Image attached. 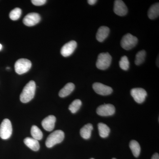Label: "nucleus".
<instances>
[{
	"label": "nucleus",
	"instance_id": "nucleus-20",
	"mask_svg": "<svg viewBox=\"0 0 159 159\" xmlns=\"http://www.w3.org/2000/svg\"><path fill=\"white\" fill-rule=\"evenodd\" d=\"M129 147L134 156L138 157L141 152V147L139 142L135 140H132L129 143Z\"/></svg>",
	"mask_w": 159,
	"mask_h": 159
},
{
	"label": "nucleus",
	"instance_id": "nucleus-22",
	"mask_svg": "<svg viewBox=\"0 0 159 159\" xmlns=\"http://www.w3.org/2000/svg\"><path fill=\"white\" fill-rule=\"evenodd\" d=\"M82 105V102L80 99H75L70 105L69 109L71 111L72 113H76L79 110Z\"/></svg>",
	"mask_w": 159,
	"mask_h": 159
},
{
	"label": "nucleus",
	"instance_id": "nucleus-8",
	"mask_svg": "<svg viewBox=\"0 0 159 159\" xmlns=\"http://www.w3.org/2000/svg\"><path fill=\"white\" fill-rule=\"evenodd\" d=\"M115 111V107L112 104H105L100 105L97 108V113L102 116H108L113 115Z\"/></svg>",
	"mask_w": 159,
	"mask_h": 159
},
{
	"label": "nucleus",
	"instance_id": "nucleus-30",
	"mask_svg": "<svg viewBox=\"0 0 159 159\" xmlns=\"http://www.w3.org/2000/svg\"><path fill=\"white\" fill-rule=\"evenodd\" d=\"M93 159V158H92V159Z\"/></svg>",
	"mask_w": 159,
	"mask_h": 159
},
{
	"label": "nucleus",
	"instance_id": "nucleus-6",
	"mask_svg": "<svg viewBox=\"0 0 159 159\" xmlns=\"http://www.w3.org/2000/svg\"><path fill=\"white\" fill-rule=\"evenodd\" d=\"M138 42V39L136 37L130 33H128L122 37L121 41V47L125 50H131L135 47Z\"/></svg>",
	"mask_w": 159,
	"mask_h": 159
},
{
	"label": "nucleus",
	"instance_id": "nucleus-3",
	"mask_svg": "<svg viewBox=\"0 0 159 159\" xmlns=\"http://www.w3.org/2000/svg\"><path fill=\"white\" fill-rule=\"evenodd\" d=\"M111 60V56L108 53H101L98 56L96 66L99 70H106L110 66Z\"/></svg>",
	"mask_w": 159,
	"mask_h": 159
},
{
	"label": "nucleus",
	"instance_id": "nucleus-16",
	"mask_svg": "<svg viewBox=\"0 0 159 159\" xmlns=\"http://www.w3.org/2000/svg\"><path fill=\"white\" fill-rule=\"evenodd\" d=\"M75 89V85L72 83H69L67 84L60 91L59 96L60 97H65L69 96L73 92Z\"/></svg>",
	"mask_w": 159,
	"mask_h": 159
},
{
	"label": "nucleus",
	"instance_id": "nucleus-15",
	"mask_svg": "<svg viewBox=\"0 0 159 159\" xmlns=\"http://www.w3.org/2000/svg\"><path fill=\"white\" fill-rule=\"evenodd\" d=\"M24 143L29 148L34 151L39 150L40 145L38 140L33 138H26L24 139Z\"/></svg>",
	"mask_w": 159,
	"mask_h": 159
},
{
	"label": "nucleus",
	"instance_id": "nucleus-13",
	"mask_svg": "<svg viewBox=\"0 0 159 159\" xmlns=\"http://www.w3.org/2000/svg\"><path fill=\"white\" fill-rule=\"evenodd\" d=\"M56 120V117L53 115H50L46 117L42 122L43 128L48 131L53 130L55 126Z\"/></svg>",
	"mask_w": 159,
	"mask_h": 159
},
{
	"label": "nucleus",
	"instance_id": "nucleus-18",
	"mask_svg": "<svg viewBox=\"0 0 159 159\" xmlns=\"http://www.w3.org/2000/svg\"><path fill=\"white\" fill-rule=\"evenodd\" d=\"M148 17L151 20L156 19L159 15V4L157 3L151 6L148 12Z\"/></svg>",
	"mask_w": 159,
	"mask_h": 159
},
{
	"label": "nucleus",
	"instance_id": "nucleus-29",
	"mask_svg": "<svg viewBox=\"0 0 159 159\" xmlns=\"http://www.w3.org/2000/svg\"><path fill=\"white\" fill-rule=\"evenodd\" d=\"M2 44H0V51L2 50Z\"/></svg>",
	"mask_w": 159,
	"mask_h": 159
},
{
	"label": "nucleus",
	"instance_id": "nucleus-1",
	"mask_svg": "<svg viewBox=\"0 0 159 159\" xmlns=\"http://www.w3.org/2000/svg\"><path fill=\"white\" fill-rule=\"evenodd\" d=\"M36 90V84L33 80L29 81L23 89L20 95V100L23 103H27L34 98Z\"/></svg>",
	"mask_w": 159,
	"mask_h": 159
},
{
	"label": "nucleus",
	"instance_id": "nucleus-28",
	"mask_svg": "<svg viewBox=\"0 0 159 159\" xmlns=\"http://www.w3.org/2000/svg\"><path fill=\"white\" fill-rule=\"evenodd\" d=\"M151 159H159V155L158 154L156 153L152 156Z\"/></svg>",
	"mask_w": 159,
	"mask_h": 159
},
{
	"label": "nucleus",
	"instance_id": "nucleus-5",
	"mask_svg": "<svg viewBox=\"0 0 159 159\" xmlns=\"http://www.w3.org/2000/svg\"><path fill=\"white\" fill-rule=\"evenodd\" d=\"M12 128L11 122L9 119H4L0 125V137L6 140L10 138L12 134Z\"/></svg>",
	"mask_w": 159,
	"mask_h": 159
},
{
	"label": "nucleus",
	"instance_id": "nucleus-19",
	"mask_svg": "<svg viewBox=\"0 0 159 159\" xmlns=\"http://www.w3.org/2000/svg\"><path fill=\"white\" fill-rule=\"evenodd\" d=\"M99 134L101 138H105L108 136L110 132V129L107 125L102 123L98 124Z\"/></svg>",
	"mask_w": 159,
	"mask_h": 159
},
{
	"label": "nucleus",
	"instance_id": "nucleus-4",
	"mask_svg": "<svg viewBox=\"0 0 159 159\" xmlns=\"http://www.w3.org/2000/svg\"><path fill=\"white\" fill-rule=\"evenodd\" d=\"M31 61L25 58L18 60L15 64L16 72L20 75L27 73L31 69Z\"/></svg>",
	"mask_w": 159,
	"mask_h": 159
},
{
	"label": "nucleus",
	"instance_id": "nucleus-24",
	"mask_svg": "<svg viewBox=\"0 0 159 159\" xmlns=\"http://www.w3.org/2000/svg\"><path fill=\"white\" fill-rule=\"evenodd\" d=\"M21 13V9L19 8H16L11 10L10 12L9 17L12 20H16L20 17Z\"/></svg>",
	"mask_w": 159,
	"mask_h": 159
},
{
	"label": "nucleus",
	"instance_id": "nucleus-9",
	"mask_svg": "<svg viewBox=\"0 0 159 159\" xmlns=\"http://www.w3.org/2000/svg\"><path fill=\"white\" fill-rule=\"evenodd\" d=\"M93 87L97 93L102 96L110 95L113 92L112 89L110 87L104 85L100 83H95L93 84Z\"/></svg>",
	"mask_w": 159,
	"mask_h": 159
},
{
	"label": "nucleus",
	"instance_id": "nucleus-23",
	"mask_svg": "<svg viewBox=\"0 0 159 159\" xmlns=\"http://www.w3.org/2000/svg\"><path fill=\"white\" fill-rule=\"evenodd\" d=\"M145 56H146V52L144 50L139 51L136 55L135 63L137 66H139L142 64L145 61Z\"/></svg>",
	"mask_w": 159,
	"mask_h": 159
},
{
	"label": "nucleus",
	"instance_id": "nucleus-25",
	"mask_svg": "<svg viewBox=\"0 0 159 159\" xmlns=\"http://www.w3.org/2000/svg\"><path fill=\"white\" fill-rule=\"evenodd\" d=\"M119 64L120 68L124 70H127L129 68V62L128 57L126 56L121 57Z\"/></svg>",
	"mask_w": 159,
	"mask_h": 159
},
{
	"label": "nucleus",
	"instance_id": "nucleus-10",
	"mask_svg": "<svg viewBox=\"0 0 159 159\" xmlns=\"http://www.w3.org/2000/svg\"><path fill=\"white\" fill-rule=\"evenodd\" d=\"M40 20V16L38 13L31 12L25 16L23 20V23L25 25L31 27L39 23Z\"/></svg>",
	"mask_w": 159,
	"mask_h": 159
},
{
	"label": "nucleus",
	"instance_id": "nucleus-31",
	"mask_svg": "<svg viewBox=\"0 0 159 159\" xmlns=\"http://www.w3.org/2000/svg\"><path fill=\"white\" fill-rule=\"evenodd\" d=\"M113 159H115V158H113Z\"/></svg>",
	"mask_w": 159,
	"mask_h": 159
},
{
	"label": "nucleus",
	"instance_id": "nucleus-7",
	"mask_svg": "<svg viewBox=\"0 0 159 159\" xmlns=\"http://www.w3.org/2000/svg\"><path fill=\"white\" fill-rule=\"evenodd\" d=\"M130 93L135 102L139 103L144 102L147 96L146 91L142 88L132 89L131 90Z\"/></svg>",
	"mask_w": 159,
	"mask_h": 159
},
{
	"label": "nucleus",
	"instance_id": "nucleus-26",
	"mask_svg": "<svg viewBox=\"0 0 159 159\" xmlns=\"http://www.w3.org/2000/svg\"><path fill=\"white\" fill-rule=\"evenodd\" d=\"M31 2L34 6H41L44 5L47 2L46 0H32Z\"/></svg>",
	"mask_w": 159,
	"mask_h": 159
},
{
	"label": "nucleus",
	"instance_id": "nucleus-12",
	"mask_svg": "<svg viewBox=\"0 0 159 159\" xmlns=\"http://www.w3.org/2000/svg\"><path fill=\"white\" fill-rule=\"evenodd\" d=\"M114 11L117 15L124 16L128 12V9L123 1L116 0L114 3Z\"/></svg>",
	"mask_w": 159,
	"mask_h": 159
},
{
	"label": "nucleus",
	"instance_id": "nucleus-17",
	"mask_svg": "<svg viewBox=\"0 0 159 159\" xmlns=\"http://www.w3.org/2000/svg\"><path fill=\"white\" fill-rule=\"evenodd\" d=\"M93 130V125L92 124L90 123L86 124L80 129V135L84 139H89L90 138L91 133Z\"/></svg>",
	"mask_w": 159,
	"mask_h": 159
},
{
	"label": "nucleus",
	"instance_id": "nucleus-11",
	"mask_svg": "<svg viewBox=\"0 0 159 159\" xmlns=\"http://www.w3.org/2000/svg\"><path fill=\"white\" fill-rule=\"evenodd\" d=\"M77 47V42L74 40L71 41L63 46L61 53L64 57H68L74 53Z\"/></svg>",
	"mask_w": 159,
	"mask_h": 159
},
{
	"label": "nucleus",
	"instance_id": "nucleus-27",
	"mask_svg": "<svg viewBox=\"0 0 159 159\" xmlns=\"http://www.w3.org/2000/svg\"><path fill=\"white\" fill-rule=\"evenodd\" d=\"M89 4L90 5H94L97 3V0H88L87 1Z\"/></svg>",
	"mask_w": 159,
	"mask_h": 159
},
{
	"label": "nucleus",
	"instance_id": "nucleus-14",
	"mask_svg": "<svg viewBox=\"0 0 159 159\" xmlns=\"http://www.w3.org/2000/svg\"><path fill=\"white\" fill-rule=\"evenodd\" d=\"M110 29L106 26H101L97 31L96 38L99 42H102L108 37Z\"/></svg>",
	"mask_w": 159,
	"mask_h": 159
},
{
	"label": "nucleus",
	"instance_id": "nucleus-21",
	"mask_svg": "<svg viewBox=\"0 0 159 159\" xmlns=\"http://www.w3.org/2000/svg\"><path fill=\"white\" fill-rule=\"evenodd\" d=\"M31 133L33 139L36 140H40L42 139L43 134L42 132L36 125H33L31 127Z\"/></svg>",
	"mask_w": 159,
	"mask_h": 159
},
{
	"label": "nucleus",
	"instance_id": "nucleus-2",
	"mask_svg": "<svg viewBox=\"0 0 159 159\" xmlns=\"http://www.w3.org/2000/svg\"><path fill=\"white\" fill-rule=\"evenodd\" d=\"M65 134L61 130H57L52 133L47 138L46 145L48 148H52L57 144H59L63 141Z\"/></svg>",
	"mask_w": 159,
	"mask_h": 159
}]
</instances>
